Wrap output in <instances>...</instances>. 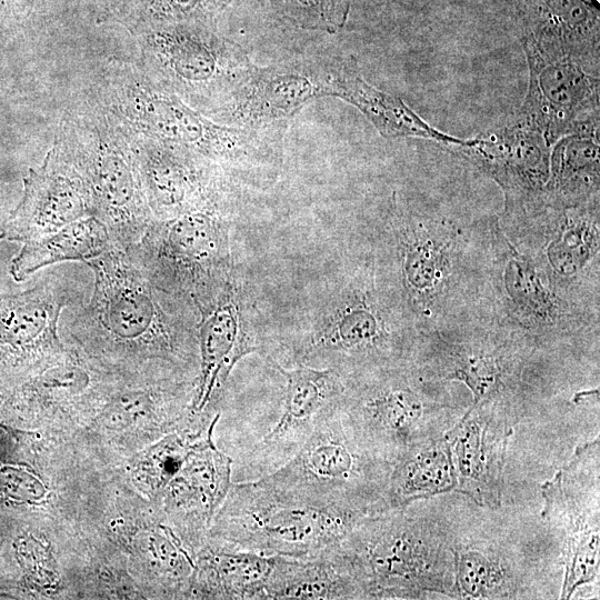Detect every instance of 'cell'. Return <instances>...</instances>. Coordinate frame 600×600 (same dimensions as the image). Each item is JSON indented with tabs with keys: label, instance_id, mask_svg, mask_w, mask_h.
<instances>
[{
	"label": "cell",
	"instance_id": "cell-28",
	"mask_svg": "<svg viewBox=\"0 0 600 600\" xmlns=\"http://www.w3.org/2000/svg\"><path fill=\"white\" fill-rule=\"evenodd\" d=\"M232 0H126L117 20L132 33L174 23H214Z\"/></svg>",
	"mask_w": 600,
	"mask_h": 600
},
{
	"label": "cell",
	"instance_id": "cell-13",
	"mask_svg": "<svg viewBox=\"0 0 600 600\" xmlns=\"http://www.w3.org/2000/svg\"><path fill=\"white\" fill-rule=\"evenodd\" d=\"M77 298L76 289L56 274L24 291L0 293V370L37 373L63 358L69 350L58 322Z\"/></svg>",
	"mask_w": 600,
	"mask_h": 600
},
{
	"label": "cell",
	"instance_id": "cell-14",
	"mask_svg": "<svg viewBox=\"0 0 600 600\" xmlns=\"http://www.w3.org/2000/svg\"><path fill=\"white\" fill-rule=\"evenodd\" d=\"M337 59L307 58L254 64L229 103L212 119L253 129L282 127L310 101L332 96Z\"/></svg>",
	"mask_w": 600,
	"mask_h": 600
},
{
	"label": "cell",
	"instance_id": "cell-18",
	"mask_svg": "<svg viewBox=\"0 0 600 600\" xmlns=\"http://www.w3.org/2000/svg\"><path fill=\"white\" fill-rule=\"evenodd\" d=\"M93 216L89 191L78 172L51 147L40 167L23 178L19 203L0 230V240L26 243Z\"/></svg>",
	"mask_w": 600,
	"mask_h": 600
},
{
	"label": "cell",
	"instance_id": "cell-31",
	"mask_svg": "<svg viewBox=\"0 0 600 600\" xmlns=\"http://www.w3.org/2000/svg\"><path fill=\"white\" fill-rule=\"evenodd\" d=\"M0 21H1V16H0Z\"/></svg>",
	"mask_w": 600,
	"mask_h": 600
},
{
	"label": "cell",
	"instance_id": "cell-17",
	"mask_svg": "<svg viewBox=\"0 0 600 600\" xmlns=\"http://www.w3.org/2000/svg\"><path fill=\"white\" fill-rule=\"evenodd\" d=\"M509 413L501 403H474L446 433L456 489L477 504L499 508L508 441Z\"/></svg>",
	"mask_w": 600,
	"mask_h": 600
},
{
	"label": "cell",
	"instance_id": "cell-12",
	"mask_svg": "<svg viewBox=\"0 0 600 600\" xmlns=\"http://www.w3.org/2000/svg\"><path fill=\"white\" fill-rule=\"evenodd\" d=\"M253 304L238 271L217 299L199 312L197 347L199 374L189 407L193 416L213 419L231 370L250 353L269 356L268 342L256 329Z\"/></svg>",
	"mask_w": 600,
	"mask_h": 600
},
{
	"label": "cell",
	"instance_id": "cell-24",
	"mask_svg": "<svg viewBox=\"0 0 600 600\" xmlns=\"http://www.w3.org/2000/svg\"><path fill=\"white\" fill-rule=\"evenodd\" d=\"M337 546L313 557L273 556L263 599H362Z\"/></svg>",
	"mask_w": 600,
	"mask_h": 600
},
{
	"label": "cell",
	"instance_id": "cell-19",
	"mask_svg": "<svg viewBox=\"0 0 600 600\" xmlns=\"http://www.w3.org/2000/svg\"><path fill=\"white\" fill-rule=\"evenodd\" d=\"M266 359L284 377L286 389L281 414L259 449L268 458L289 459L317 423L340 404L346 379L334 369L306 364L287 369L271 357Z\"/></svg>",
	"mask_w": 600,
	"mask_h": 600
},
{
	"label": "cell",
	"instance_id": "cell-15",
	"mask_svg": "<svg viewBox=\"0 0 600 600\" xmlns=\"http://www.w3.org/2000/svg\"><path fill=\"white\" fill-rule=\"evenodd\" d=\"M123 130L153 219L233 198L236 182L219 168L187 150Z\"/></svg>",
	"mask_w": 600,
	"mask_h": 600
},
{
	"label": "cell",
	"instance_id": "cell-6",
	"mask_svg": "<svg viewBox=\"0 0 600 600\" xmlns=\"http://www.w3.org/2000/svg\"><path fill=\"white\" fill-rule=\"evenodd\" d=\"M233 198L156 220L126 252L161 291L208 308L236 272L231 252Z\"/></svg>",
	"mask_w": 600,
	"mask_h": 600
},
{
	"label": "cell",
	"instance_id": "cell-1",
	"mask_svg": "<svg viewBox=\"0 0 600 600\" xmlns=\"http://www.w3.org/2000/svg\"><path fill=\"white\" fill-rule=\"evenodd\" d=\"M86 263L94 276L92 294L66 323L76 350L117 378H192L199 366L196 308L152 284L122 249Z\"/></svg>",
	"mask_w": 600,
	"mask_h": 600
},
{
	"label": "cell",
	"instance_id": "cell-27",
	"mask_svg": "<svg viewBox=\"0 0 600 600\" xmlns=\"http://www.w3.org/2000/svg\"><path fill=\"white\" fill-rule=\"evenodd\" d=\"M456 590L459 599L517 597L520 576L500 551L489 546L456 543Z\"/></svg>",
	"mask_w": 600,
	"mask_h": 600
},
{
	"label": "cell",
	"instance_id": "cell-11",
	"mask_svg": "<svg viewBox=\"0 0 600 600\" xmlns=\"http://www.w3.org/2000/svg\"><path fill=\"white\" fill-rule=\"evenodd\" d=\"M541 492L543 518L563 532L561 598L568 599L599 576V441L578 447Z\"/></svg>",
	"mask_w": 600,
	"mask_h": 600
},
{
	"label": "cell",
	"instance_id": "cell-4",
	"mask_svg": "<svg viewBox=\"0 0 600 600\" xmlns=\"http://www.w3.org/2000/svg\"><path fill=\"white\" fill-rule=\"evenodd\" d=\"M52 148L83 180L114 246H134L153 216L123 128L88 96L63 112Z\"/></svg>",
	"mask_w": 600,
	"mask_h": 600
},
{
	"label": "cell",
	"instance_id": "cell-20",
	"mask_svg": "<svg viewBox=\"0 0 600 600\" xmlns=\"http://www.w3.org/2000/svg\"><path fill=\"white\" fill-rule=\"evenodd\" d=\"M212 430L193 443L166 494L171 518L193 543L212 526L231 486V458L216 447Z\"/></svg>",
	"mask_w": 600,
	"mask_h": 600
},
{
	"label": "cell",
	"instance_id": "cell-5",
	"mask_svg": "<svg viewBox=\"0 0 600 600\" xmlns=\"http://www.w3.org/2000/svg\"><path fill=\"white\" fill-rule=\"evenodd\" d=\"M369 516L310 500L262 477L231 483L211 537L264 556L306 558L336 547Z\"/></svg>",
	"mask_w": 600,
	"mask_h": 600
},
{
	"label": "cell",
	"instance_id": "cell-8",
	"mask_svg": "<svg viewBox=\"0 0 600 600\" xmlns=\"http://www.w3.org/2000/svg\"><path fill=\"white\" fill-rule=\"evenodd\" d=\"M391 464L357 438L340 404L324 416L301 447L264 478L310 500L370 516L386 511Z\"/></svg>",
	"mask_w": 600,
	"mask_h": 600
},
{
	"label": "cell",
	"instance_id": "cell-9",
	"mask_svg": "<svg viewBox=\"0 0 600 600\" xmlns=\"http://www.w3.org/2000/svg\"><path fill=\"white\" fill-rule=\"evenodd\" d=\"M371 300L352 283L327 294L284 354L294 366L334 369L344 379L390 368L397 350Z\"/></svg>",
	"mask_w": 600,
	"mask_h": 600
},
{
	"label": "cell",
	"instance_id": "cell-10",
	"mask_svg": "<svg viewBox=\"0 0 600 600\" xmlns=\"http://www.w3.org/2000/svg\"><path fill=\"white\" fill-rule=\"evenodd\" d=\"M340 408L362 444L392 464L410 447L443 436L457 421L394 369L346 379Z\"/></svg>",
	"mask_w": 600,
	"mask_h": 600
},
{
	"label": "cell",
	"instance_id": "cell-29",
	"mask_svg": "<svg viewBox=\"0 0 600 600\" xmlns=\"http://www.w3.org/2000/svg\"><path fill=\"white\" fill-rule=\"evenodd\" d=\"M354 0H273L282 18L303 30L336 33L347 22Z\"/></svg>",
	"mask_w": 600,
	"mask_h": 600
},
{
	"label": "cell",
	"instance_id": "cell-22",
	"mask_svg": "<svg viewBox=\"0 0 600 600\" xmlns=\"http://www.w3.org/2000/svg\"><path fill=\"white\" fill-rule=\"evenodd\" d=\"M272 567L273 556L211 537L198 554L186 593L209 599H263Z\"/></svg>",
	"mask_w": 600,
	"mask_h": 600
},
{
	"label": "cell",
	"instance_id": "cell-21",
	"mask_svg": "<svg viewBox=\"0 0 600 600\" xmlns=\"http://www.w3.org/2000/svg\"><path fill=\"white\" fill-rule=\"evenodd\" d=\"M524 51L598 66L599 16L588 1L524 0Z\"/></svg>",
	"mask_w": 600,
	"mask_h": 600
},
{
	"label": "cell",
	"instance_id": "cell-3",
	"mask_svg": "<svg viewBox=\"0 0 600 600\" xmlns=\"http://www.w3.org/2000/svg\"><path fill=\"white\" fill-rule=\"evenodd\" d=\"M456 541L407 507L360 521L337 546L362 599L457 598Z\"/></svg>",
	"mask_w": 600,
	"mask_h": 600
},
{
	"label": "cell",
	"instance_id": "cell-16",
	"mask_svg": "<svg viewBox=\"0 0 600 600\" xmlns=\"http://www.w3.org/2000/svg\"><path fill=\"white\" fill-rule=\"evenodd\" d=\"M529 88L517 122L550 144L573 133L599 132V80L568 58L524 51Z\"/></svg>",
	"mask_w": 600,
	"mask_h": 600
},
{
	"label": "cell",
	"instance_id": "cell-26",
	"mask_svg": "<svg viewBox=\"0 0 600 600\" xmlns=\"http://www.w3.org/2000/svg\"><path fill=\"white\" fill-rule=\"evenodd\" d=\"M116 247L107 227L94 216L77 220L48 236L23 243L9 272L21 282L34 272L66 261L87 262Z\"/></svg>",
	"mask_w": 600,
	"mask_h": 600
},
{
	"label": "cell",
	"instance_id": "cell-30",
	"mask_svg": "<svg viewBox=\"0 0 600 600\" xmlns=\"http://www.w3.org/2000/svg\"><path fill=\"white\" fill-rule=\"evenodd\" d=\"M31 474L16 469L0 471V487L3 491L17 499L39 497L42 486Z\"/></svg>",
	"mask_w": 600,
	"mask_h": 600
},
{
	"label": "cell",
	"instance_id": "cell-7",
	"mask_svg": "<svg viewBox=\"0 0 600 600\" xmlns=\"http://www.w3.org/2000/svg\"><path fill=\"white\" fill-rule=\"evenodd\" d=\"M139 67L158 86L209 118L219 113L254 63L214 23H174L132 33Z\"/></svg>",
	"mask_w": 600,
	"mask_h": 600
},
{
	"label": "cell",
	"instance_id": "cell-23",
	"mask_svg": "<svg viewBox=\"0 0 600 600\" xmlns=\"http://www.w3.org/2000/svg\"><path fill=\"white\" fill-rule=\"evenodd\" d=\"M332 97H338L360 110L386 138L419 137L449 144L466 142L438 131L400 98L368 83L352 60H337Z\"/></svg>",
	"mask_w": 600,
	"mask_h": 600
},
{
	"label": "cell",
	"instance_id": "cell-25",
	"mask_svg": "<svg viewBox=\"0 0 600 600\" xmlns=\"http://www.w3.org/2000/svg\"><path fill=\"white\" fill-rule=\"evenodd\" d=\"M454 489L444 434L431 438L410 447L392 462L383 494L386 511Z\"/></svg>",
	"mask_w": 600,
	"mask_h": 600
},
{
	"label": "cell",
	"instance_id": "cell-2",
	"mask_svg": "<svg viewBox=\"0 0 600 600\" xmlns=\"http://www.w3.org/2000/svg\"><path fill=\"white\" fill-rule=\"evenodd\" d=\"M89 96L127 130L187 150L234 182L272 168L280 156L283 128L217 122L158 86L138 63L107 62Z\"/></svg>",
	"mask_w": 600,
	"mask_h": 600
}]
</instances>
